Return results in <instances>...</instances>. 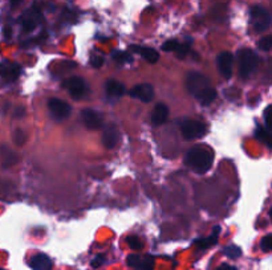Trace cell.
Listing matches in <instances>:
<instances>
[{
	"label": "cell",
	"mask_w": 272,
	"mask_h": 270,
	"mask_svg": "<svg viewBox=\"0 0 272 270\" xmlns=\"http://www.w3.org/2000/svg\"><path fill=\"white\" fill-rule=\"evenodd\" d=\"M82 121L86 128L90 130H98L102 128V117L101 114L92 109H84L81 112Z\"/></svg>",
	"instance_id": "10"
},
{
	"label": "cell",
	"mask_w": 272,
	"mask_h": 270,
	"mask_svg": "<svg viewBox=\"0 0 272 270\" xmlns=\"http://www.w3.org/2000/svg\"><path fill=\"white\" fill-rule=\"evenodd\" d=\"M225 255L230 257V259L237 260L242 256V249L237 247V245H229V247L225 248Z\"/></svg>",
	"instance_id": "22"
},
{
	"label": "cell",
	"mask_w": 272,
	"mask_h": 270,
	"mask_svg": "<svg viewBox=\"0 0 272 270\" xmlns=\"http://www.w3.org/2000/svg\"><path fill=\"white\" fill-rule=\"evenodd\" d=\"M270 112H271V106H269V108L266 109V112H265V125L267 130L271 129V124H270Z\"/></svg>",
	"instance_id": "32"
},
{
	"label": "cell",
	"mask_w": 272,
	"mask_h": 270,
	"mask_svg": "<svg viewBox=\"0 0 272 270\" xmlns=\"http://www.w3.org/2000/svg\"><path fill=\"white\" fill-rule=\"evenodd\" d=\"M250 17H251L254 31L257 33L267 31L271 25V13L267 8L262 5H254L250 11Z\"/></svg>",
	"instance_id": "3"
},
{
	"label": "cell",
	"mask_w": 272,
	"mask_h": 270,
	"mask_svg": "<svg viewBox=\"0 0 272 270\" xmlns=\"http://www.w3.org/2000/svg\"><path fill=\"white\" fill-rule=\"evenodd\" d=\"M48 108H49L52 117L57 121L65 120L70 114V106L65 101L60 100V98H51L48 101Z\"/></svg>",
	"instance_id": "7"
},
{
	"label": "cell",
	"mask_w": 272,
	"mask_h": 270,
	"mask_svg": "<svg viewBox=\"0 0 272 270\" xmlns=\"http://www.w3.org/2000/svg\"><path fill=\"white\" fill-rule=\"evenodd\" d=\"M214 162V152L206 146L193 147L186 154L185 163L197 174H205L210 170Z\"/></svg>",
	"instance_id": "1"
},
{
	"label": "cell",
	"mask_w": 272,
	"mask_h": 270,
	"mask_svg": "<svg viewBox=\"0 0 272 270\" xmlns=\"http://www.w3.org/2000/svg\"><path fill=\"white\" fill-rule=\"evenodd\" d=\"M0 270H4V269H1V268H0Z\"/></svg>",
	"instance_id": "36"
},
{
	"label": "cell",
	"mask_w": 272,
	"mask_h": 270,
	"mask_svg": "<svg viewBox=\"0 0 272 270\" xmlns=\"http://www.w3.org/2000/svg\"><path fill=\"white\" fill-rule=\"evenodd\" d=\"M29 267L33 270H52V260L44 253H39L35 255L29 260Z\"/></svg>",
	"instance_id": "15"
},
{
	"label": "cell",
	"mask_w": 272,
	"mask_h": 270,
	"mask_svg": "<svg viewBox=\"0 0 272 270\" xmlns=\"http://www.w3.org/2000/svg\"><path fill=\"white\" fill-rule=\"evenodd\" d=\"M106 94L112 98H120V97L124 96L125 88L121 82L116 81V80H109L105 85Z\"/></svg>",
	"instance_id": "17"
},
{
	"label": "cell",
	"mask_w": 272,
	"mask_h": 270,
	"mask_svg": "<svg viewBox=\"0 0 272 270\" xmlns=\"http://www.w3.org/2000/svg\"><path fill=\"white\" fill-rule=\"evenodd\" d=\"M215 98H217V90H215L213 86H210V88L205 90L197 100H198L203 106H209V105L214 102Z\"/></svg>",
	"instance_id": "20"
},
{
	"label": "cell",
	"mask_w": 272,
	"mask_h": 270,
	"mask_svg": "<svg viewBox=\"0 0 272 270\" xmlns=\"http://www.w3.org/2000/svg\"><path fill=\"white\" fill-rule=\"evenodd\" d=\"M120 142V132L114 125H109L104 130V135H102V143L104 146L109 150H112Z\"/></svg>",
	"instance_id": "13"
},
{
	"label": "cell",
	"mask_w": 272,
	"mask_h": 270,
	"mask_svg": "<svg viewBox=\"0 0 272 270\" xmlns=\"http://www.w3.org/2000/svg\"><path fill=\"white\" fill-rule=\"evenodd\" d=\"M272 236L271 235H267L265 236L263 239H262V243H261V248H262V251L266 252V253H269L270 251H271V248H272Z\"/></svg>",
	"instance_id": "28"
},
{
	"label": "cell",
	"mask_w": 272,
	"mask_h": 270,
	"mask_svg": "<svg viewBox=\"0 0 272 270\" xmlns=\"http://www.w3.org/2000/svg\"><path fill=\"white\" fill-rule=\"evenodd\" d=\"M219 233H221V227H215L213 233H211L210 237L207 239H199L195 241V245L199 248V249H207V248L213 247L218 243V237H219Z\"/></svg>",
	"instance_id": "18"
},
{
	"label": "cell",
	"mask_w": 272,
	"mask_h": 270,
	"mask_svg": "<svg viewBox=\"0 0 272 270\" xmlns=\"http://www.w3.org/2000/svg\"><path fill=\"white\" fill-rule=\"evenodd\" d=\"M218 61V69L221 72V74L226 80H230L233 76V54L230 52H222L217 58Z\"/></svg>",
	"instance_id": "9"
},
{
	"label": "cell",
	"mask_w": 272,
	"mask_h": 270,
	"mask_svg": "<svg viewBox=\"0 0 272 270\" xmlns=\"http://www.w3.org/2000/svg\"><path fill=\"white\" fill-rule=\"evenodd\" d=\"M113 58H114L117 62H121V64H122V62H132L133 61L132 56H130L128 52H121V50L120 52H114V53H113Z\"/></svg>",
	"instance_id": "23"
},
{
	"label": "cell",
	"mask_w": 272,
	"mask_h": 270,
	"mask_svg": "<svg viewBox=\"0 0 272 270\" xmlns=\"http://www.w3.org/2000/svg\"><path fill=\"white\" fill-rule=\"evenodd\" d=\"M167 117H169V109H167L166 105H156V108H154L152 114V124L154 126H161V125L166 122Z\"/></svg>",
	"instance_id": "16"
},
{
	"label": "cell",
	"mask_w": 272,
	"mask_h": 270,
	"mask_svg": "<svg viewBox=\"0 0 272 270\" xmlns=\"http://www.w3.org/2000/svg\"><path fill=\"white\" fill-rule=\"evenodd\" d=\"M129 94L133 98L148 104V102H152L153 98H154V89H153V86L150 84H140V85L132 88Z\"/></svg>",
	"instance_id": "8"
},
{
	"label": "cell",
	"mask_w": 272,
	"mask_h": 270,
	"mask_svg": "<svg viewBox=\"0 0 272 270\" xmlns=\"http://www.w3.org/2000/svg\"><path fill=\"white\" fill-rule=\"evenodd\" d=\"M217 270H238V269L235 267H233V265H227V264H223V265H221V267L218 268Z\"/></svg>",
	"instance_id": "35"
},
{
	"label": "cell",
	"mask_w": 272,
	"mask_h": 270,
	"mask_svg": "<svg viewBox=\"0 0 272 270\" xmlns=\"http://www.w3.org/2000/svg\"><path fill=\"white\" fill-rule=\"evenodd\" d=\"M21 73V66L15 62H1L0 64V76L7 81H15Z\"/></svg>",
	"instance_id": "12"
},
{
	"label": "cell",
	"mask_w": 272,
	"mask_h": 270,
	"mask_svg": "<svg viewBox=\"0 0 272 270\" xmlns=\"http://www.w3.org/2000/svg\"><path fill=\"white\" fill-rule=\"evenodd\" d=\"M23 28L25 32H31L36 28V21L35 19H32L31 16H27L23 19Z\"/></svg>",
	"instance_id": "27"
},
{
	"label": "cell",
	"mask_w": 272,
	"mask_h": 270,
	"mask_svg": "<svg viewBox=\"0 0 272 270\" xmlns=\"http://www.w3.org/2000/svg\"><path fill=\"white\" fill-rule=\"evenodd\" d=\"M62 88L69 93V96L73 100H82L89 93V88L86 85L85 80L81 77L66 78L65 81L62 82Z\"/></svg>",
	"instance_id": "4"
},
{
	"label": "cell",
	"mask_w": 272,
	"mask_h": 270,
	"mask_svg": "<svg viewBox=\"0 0 272 270\" xmlns=\"http://www.w3.org/2000/svg\"><path fill=\"white\" fill-rule=\"evenodd\" d=\"M189 50H190V43L187 44H178V46L175 48V52H177V57L178 58H185L187 56V53H189Z\"/></svg>",
	"instance_id": "25"
},
{
	"label": "cell",
	"mask_w": 272,
	"mask_h": 270,
	"mask_svg": "<svg viewBox=\"0 0 272 270\" xmlns=\"http://www.w3.org/2000/svg\"><path fill=\"white\" fill-rule=\"evenodd\" d=\"M181 133L183 138L187 140H193V139L202 138L203 135L206 134V126L199 121L186 120L181 124Z\"/></svg>",
	"instance_id": "6"
},
{
	"label": "cell",
	"mask_w": 272,
	"mask_h": 270,
	"mask_svg": "<svg viewBox=\"0 0 272 270\" xmlns=\"http://www.w3.org/2000/svg\"><path fill=\"white\" fill-rule=\"evenodd\" d=\"M126 243L129 244V247L132 248L133 251H140V249H142V243H141V240L137 236H129L128 239H126Z\"/></svg>",
	"instance_id": "26"
},
{
	"label": "cell",
	"mask_w": 272,
	"mask_h": 270,
	"mask_svg": "<svg viewBox=\"0 0 272 270\" xmlns=\"http://www.w3.org/2000/svg\"><path fill=\"white\" fill-rule=\"evenodd\" d=\"M178 44L179 43L177 40H169L165 44H162V50H165V52H173L178 46Z\"/></svg>",
	"instance_id": "30"
},
{
	"label": "cell",
	"mask_w": 272,
	"mask_h": 270,
	"mask_svg": "<svg viewBox=\"0 0 272 270\" xmlns=\"http://www.w3.org/2000/svg\"><path fill=\"white\" fill-rule=\"evenodd\" d=\"M128 265L138 270H152L154 267V259L152 256L141 257L137 255H130L128 257Z\"/></svg>",
	"instance_id": "11"
},
{
	"label": "cell",
	"mask_w": 272,
	"mask_h": 270,
	"mask_svg": "<svg viewBox=\"0 0 272 270\" xmlns=\"http://www.w3.org/2000/svg\"><path fill=\"white\" fill-rule=\"evenodd\" d=\"M210 81L206 76L198 73V72H191L189 76H187L186 80V88L189 90L191 96H194L195 98H198L201 94L206 89L210 88Z\"/></svg>",
	"instance_id": "5"
},
{
	"label": "cell",
	"mask_w": 272,
	"mask_h": 270,
	"mask_svg": "<svg viewBox=\"0 0 272 270\" xmlns=\"http://www.w3.org/2000/svg\"><path fill=\"white\" fill-rule=\"evenodd\" d=\"M90 65L98 69V68H101L104 65V58L101 56H93V57L90 58Z\"/></svg>",
	"instance_id": "31"
},
{
	"label": "cell",
	"mask_w": 272,
	"mask_h": 270,
	"mask_svg": "<svg viewBox=\"0 0 272 270\" xmlns=\"http://www.w3.org/2000/svg\"><path fill=\"white\" fill-rule=\"evenodd\" d=\"M15 113H16V117H17V118H23L24 114H25V110H24L23 106H19V108L16 109Z\"/></svg>",
	"instance_id": "34"
},
{
	"label": "cell",
	"mask_w": 272,
	"mask_h": 270,
	"mask_svg": "<svg viewBox=\"0 0 272 270\" xmlns=\"http://www.w3.org/2000/svg\"><path fill=\"white\" fill-rule=\"evenodd\" d=\"M102 263H104V256H101V255L97 256V257H96V259L92 261V268H98Z\"/></svg>",
	"instance_id": "33"
},
{
	"label": "cell",
	"mask_w": 272,
	"mask_h": 270,
	"mask_svg": "<svg viewBox=\"0 0 272 270\" xmlns=\"http://www.w3.org/2000/svg\"><path fill=\"white\" fill-rule=\"evenodd\" d=\"M0 156L3 158V164L5 167L12 166V164H15L17 162V156H16L15 152H12L9 148L4 146L0 147Z\"/></svg>",
	"instance_id": "19"
},
{
	"label": "cell",
	"mask_w": 272,
	"mask_h": 270,
	"mask_svg": "<svg viewBox=\"0 0 272 270\" xmlns=\"http://www.w3.org/2000/svg\"><path fill=\"white\" fill-rule=\"evenodd\" d=\"M129 50H132L134 53L140 54L141 57H144L146 61L150 64H156L160 60V54L156 49H153L150 46H141V45H130Z\"/></svg>",
	"instance_id": "14"
},
{
	"label": "cell",
	"mask_w": 272,
	"mask_h": 270,
	"mask_svg": "<svg viewBox=\"0 0 272 270\" xmlns=\"http://www.w3.org/2000/svg\"><path fill=\"white\" fill-rule=\"evenodd\" d=\"M238 61H239V76L242 78H250L255 74L258 69V56L251 49H241L238 52Z\"/></svg>",
	"instance_id": "2"
},
{
	"label": "cell",
	"mask_w": 272,
	"mask_h": 270,
	"mask_svg": "<svg viewBox=\"0 0 272 270\" xmlns=\"http://www.w3.org/2000/svg\"><path fill=\"white\" fill-rule=\"evenodd\" d=\"M255 135H257V138L259 139L261 142L265 143L266 146L271 147V142H270V132L267 129L259 126V128L257 129V132H255Z\"/></svg>",
	"instance_id": "21"
},
{
	"label": "cell",
	"mask_w": 272,
	"mask_h": 270,
	"mask_svg": "<svg viewBox=\"0 0 272 270\" xmlns=\"http://www.w3.org/2000/svg\"><path fill=\"white\" fill-rule=\"evenodd\" d=\"M271 45H272L271 36H265V37L258 43V46H259L262 50H265V52H269V50L271 49Z\"/></svg>",
	"instance_id": "29"
},
{
	"label": "cell",
	"mask_w": 272,
	"mask_h": 270,
	"mask_svg": "<svg viewBox=\"0 0 272 270\" xmlns=\"http://www.w3.org/2000/svg\"><path fill=\"white\" fill-rule=\"evenodd\" d=\"M25 140H27V135H25V133H24L21 129L15 130V133H13V142H15V144H17V146H23L24 143H25Z\"/></svg>",
	"instance_id": "24"
}]
</instances>
